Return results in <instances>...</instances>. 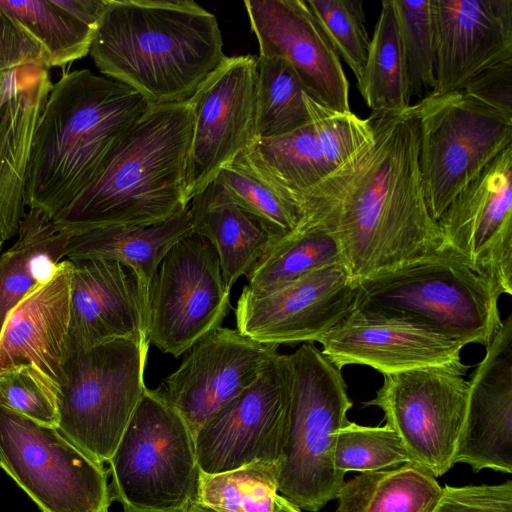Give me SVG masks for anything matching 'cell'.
Wrapping results in <instances>:
<instances>
[{
  "label": "cell",
  "instance_id": "6da1fadb",
  "mask_svg": "<svg viewBox=\"0 0 512 512\" xmlns=\"http://www.w3.org/2000/svg\"><path fill=\"white\" fill-rule=\"evenodd\" d=\"M373 137L312 187L296 193L298 227L333 235L358 281L444 249L424 196L413 105L371 111Z\"/></svg>",
  "mask_w": 512,
  "mask_h": 512
},
{
  "label": "cell",
  "instance_id": "7a4b0ae2",
  "mask_svg": "<svg viewBox=\"0 0 512 512\" xmlns=\"http://www.w3.org/2000/svg\"><path fill=\"white\" fill-rule=\"evenodd\" d=\"M89 54L156 106L188 101L226 57L217 18L191 0H107Z\"/></svg>",
  "mask_w": 512,
  "mask_h": 512
},
{
  "label": "cell",
  "instance_id": "3957f363",
  "mask_svg": "<svg viewBox=\"0 0 512 512\" xmlns=\"http://www.w3.org/2000/svg\"><path fill=\"white\" fill-rule=\"evenodd\" d=\"M151 106L136 90L88 69L64 74L52 84L34 131L26 206L53 220Z\"/></svg>",
  "mask_w": 512,
  "mask_h": 512
},
{
  "label": "cell",
  "instance_id": "277c9868",
  "mask_svg": "<svg viewBox=\"0 0 512 512\" xmlns=\"http://www.w3.org/2000/svg\"><path fill=\"white\" fill-rule=\"evenodd\" d=\"M194 117L188 101L152 105L91 182L53 222L71 235L111 226H149L188 206Z\"/></svg>",
  "mask_w": 512,
  "mask_h": 512
},
{
  "label": "cell",
  "instance_id": "5b68a950",
  "mask_svg": "<svg viewBox=\"0 0 512 512\" xmlns=\"http://www.w3.org/2000/svg\"><path fill=\"white\" fill-rule=\"evenodd\" d=\"M499 297L491 283L444 247L359 280L353 310L404 319L486 347L502 323Z\"/></svg>",
  "mask_w": 512,
  "mask_h": 512
},
{
  "label": "cell",
  "instance_id": "8992f818",
  "mask_svg": "<svg viewBox=\"0 0 512 512\" xmlns=\"http://www.w3.org/2000/svg\"><path fill=\"white\" fill-rule=\"evenodd\" d=\"M289 359L291 401L277 489L299 509L316 512L345 482L334 448L353 403L341 370L314 343H303Z\"/></svg>",
  "mask_w": 512,
  "mask_h": 512
},
{
  "label": "cell",
  "instance_id": "52a82bcc",
  "mask_svg": "<svg viewBox=\"0 0 512 512\" xmlns=\"http://www.w3.org/2000/svg\"><path fill=\"white\" fill-rule=\"evenodd\" d=\"M108 463L124 512H185L198 499L194 436L156 389H145Z\"/></svg>",
  "mask_w": 512,
  "mask_h": 512
},
{
  "label": "cell",
  "instance_id": "ba28073f",
  "mask_svg": "<svg viewBox=\"0 0 512 512\" xmlns=\"http://www.w3.org/2000/svg\"><path fill=\"white\" fill-rule=\"evenodd\" d=\"M149 343H71L57 396V429L98 463L112 457L145 389Z\"/></svg>",
  "mask_w": 512,
  "mask_h": 512
},
{
  "label": "cell",
  "instance_id": "9c48e42d",
  "mask_svg": "<svg viewBox=\"0 0 512 512\" xmlns=\"http://www.w3.org/2000/svg\"><path fill=\"white\" fill-rule=\"evenodd\" d=\"M426 204L438 221L452 200L512 145V117L462 90L413 104Z\"/></svg>",
  "mask_w": 512,
  "mask_h": 512
},
{
  "label": "cell",
  "instance_id": "30bf717a",
  "mask_svg": "<svg viewBox=\"0 0 512 512\" xmlns=\"http://www.w3.org/2000/svg\"><path fill=\"white\" fill-rule=\"evenodd\" d=\"M0 467L42 512H109L108 473L57 427L0 401Z\"/></svg>",
  "mask_w": 512,
  "mask_h": 512
},
{
  "label": "cell",
  "instance_id": "8fae6325",
  "mask_svg": "<svg viewBox=\"0 0 512 512\" xmlns=\"http://www.w3.org/2000/svg\"><path fill=\"white\" fill-rule=\"evenodd\" d=\"M469 366H427L383 375L375 398L411 463L435 478L455 465L467 409Z\"/></svg>",
  "mask_w": 512,
  "mask_h": 512
},
{
  "label": "cell",
  "instance_id": "7c38bea8",
  "mask_svg": "<svg viewBox=\"0 0 512 512\" xmlns=\"http://www.w3.org/2000/svg\"><path fill=\"white\" fill-rule=\"evenodd\" d=\"M218 255L193 233L163 258L149 287V344L175 358L221 327L231 308Z\"/></svg>",
  "mask_w": 512,
  "mask_h": 512
},
{
  "label": "cell",
  "instance_id": "4fadbf2b",
  "mask_svg": "<svg viewBox=\"0 0 512 512\" xmlns=\"http://www.w3.org/2000/svg\"><path fill=\"white\" fill-rule=\"evenodd\" d=\"M291 401L289 354L276 352L259 378L212 415L194 436L201 473L255 462L279 465Z\"/></svg>",
  "mask_w": 512,
  "mask_h": 512
},
{
  "label": "cell",
  "instance_id": "5bb4252c",
  "mask_svg": "<svg viewBox=\"0 0 512 512\" xmlns=\"http://www.w3.org/2000/svg\"><path fill=\"white\" fill-rule=\"evenodd\" d=\"M357 287L342 261L265 291L245 286L235 309L237 330L265 345L315 343L353 310Z\"/></svg>",
  "mask_w": 512,
  "mask_h": 512
},
{
  "label": "cell",
  "instance_id": "9a60e30c",
  "mask_svg": "<svg viewBox=\"0 0 512 512\" xmlns=\"http://www.w3.org/2000/svg\"><path fill=\"white\" fill-rule=\"evenodd\" d=\"M444 247L512 295V145L452 200L437 221Z\"/></svg>",
  "mask_w": 512,
  "mask_h": 512
},
{
  "label": "cell",
  "instance_id": "2e32d148",
  "mask_svg": "<svg viewBox=\"0 0 512 512\" xmlns=\"http://www.w3.org/2000/svg\"><path fill=\"white\" fill-rule=\"evenodd\" d=\"M256 63L253 55L226 56L189 99L188 203L256 139Z\"/></svg>",
  "mask_w": 512,
  "mask_h": 512
},
{
  "label": "cell",
  "instance_id": "e0dca14e",
  "mask_svg": "<svg viewBox=\"0 0 512 512\" xmlns=\"http://www.w3.org/2000/svg\"><path fill=\"white\" fill-rule=\"evenodd\" d=\"M276 352L278 346L221 326L197 342L156 390L195 436L212 415L259 378Z\"/></svg>",
  "mask_w": 512,
  "mask_h": 512
},
{
  "label": "cell",
  "instance_id": "ac0fdd59",
  "mask_svg": "<svg viewBox=\"0 0 512 512\" xmlns=\"http://www.w3.org/2000/svg\"><path fill=\"white\" fill-rule=\"evenodd\" d=\"M244 6L258 56L285 60L314 101L337 112H351L340 57L305 0H245Z\"/></svg>",
  "mask_w": 512,
  "mask_h": 512
},
{
  "label": "cell",
  "instance_id": "d6986e66",
  "mask_svg": "<svg viewBox=\"0 0 512 512\" xmlns=\"http://www.w3.org/2000/svg\"><path fill=\"white\" fill-rule=\"evenodd\" d=\"M435 87L460 91L485 70L512 59V0H431Z\"/></svg>",
  "mask_w": 512,
  "mask_h": 512
},
{
  "label": "cell",
  "instance_id": "ffe728a7",
  "mask_svg": "<svg viewBox=\"0 0 512 512\" xmlns=\"http://www.w3.org/2000/svg\"><path fill=\"white\" fill-rule=\"evenodd\" d=\"M317 342L340 370L360 364L383 375L427 366H461L460 353L466 346L404 319L355 310Z\"/></svg>",
  "mask_w": 512,
  "mask_h": 512
},
{
  "label": "cell",
  "instance_id": "44dd1931",
  "mask_svg": "<svg viewBox=\"0 0 512 512\" xmlns=\"http://www.w3.org/2000/svg\"><path fill=\"white\" fill-rule=\"evenodd\" d=\"M72 262L71 343L89 348L116 339L149 343V286L112 260Z\"/></svg>",
  "mask_w": 512,
  "mask_h": 512
},
{
  "label": "cell",
  "instance_id": "7402d4cb",
  "mask_svg": "<svg viewBox=\"0 0 512 512\" xmlns=\"http://www.w3.org/2000/svg\"><path fill=\"white\" fill-rule=\"evenodd\" d=\"M71 279L72 262L64 259L49 281L10 311L0 333V375L29 367L56 398L71 350Z\"/></svg>",
  "mask_w": 512,
  "mask_h": 512
},
{
  "label": "cell",
  "instance_id": "603a6c76",
  "mask_svg": "<svg viewBox=\"0 0 512 512\" xmlns=\"http://www.w3.org/2000/svg\"><path fill=\"white\" fill-rule=\"evenodd\" d=\"M455 464L512 473V314L502 320L468 381Z\"/></svg>",
  "mask_w": 512,
  "mask_h": 512
},
{
  "label": "cell",
  "instance_id": "cb8c5ba5",
  "mask_svg": "<svg viewBox=\"0 0 512 512\" xmlns=\"http://www.w3.org/2000/svg\"><path fill=\"white\" fill-rule=\"evenodd\" d=\"M52 87L46 67L26 64L0 75V240L17 235L25 214L34 131Z\"/></svg>",
  "mask_w": 512,
  "mask_h": 512
},
{
  "label": "cell",
  "instance_id": "d4e9b609",
  "mask_svg": "<svg viewBox=\"0 0 512 512\" xmlns=\"http://www.w3.org/2000/svg\"><path fill=\"white\" fill-rule=\"evenodd\" d=\"M307 110L310 121L304 126L278 137L256 139L245 150L258 169L292 198L345 162L325 110L317 104Z\"/></svg>",
  "mask_w": 512,
  "mask_h": 512
},
{
  "label": "cell",
  "instance_id": "484cf974",
  "mask_svg": "<svg viewBox=\"0 0 512 512\" xmlns=\"http://www.w3.org/2000/svg\"><path fill=\"white\" fill-rule=\"evenodd\" d=\"M193 232L216 251L228 288L247 275L277 239L246 213L216 177L188 203Z\"/></svg>",
  "mask_w": 512,
  "mask_h": 512
},
{
  "label": "cell",
  "instance_id": "4316f807",
  "mask_svg": "<svg viewBox=\"0 0 512 512\" xmlns=\"http://www.w3.org/2000/svg\"><path fill=\"white\" fill-rule=\"evenodd\" d=\"M107 0H0V9L42 48L46 67L89 54Z\"/></svg>",
  "mask_w": 512,
  "mask_h": 512
},
{
  "label": "cell",
  "instance_id": "83f0119b",
  "mask_svg": "<svg viewBox=\"0 0 512 512\" xmlns=\"http://www.w3.org/2000/svg\"><path fill=\"white\" fill-rule=\"evenodd\" d=\"M188 206L162 223L149 226H111L72 235L65 259L112 260L133 269L150 284L168 251L193 234Z\"/></svg>",
  "mask_w": 512,
  "mask_h": 512
},
{
  "label": "cell",
  "instance_id": "f1b7e54d",
  "mask_svg": "<svg viewBox=\"0 0 512 512\" xmlns=\"http://www.w3.org/2000/svg\"><path fill=\"white\" fill-rule=\"evenodd\" d=\"M71 236L41 211L25 212L16 241L0 255V333L10 311L53 277Z\"/></svg>",
  "mask_w": 512,
  "mask_h": 512
},
{
  "label": "cell",
  "instance_id": "f546056e",
  "mask_svg": "<svg viewBox=\"0 0 512 512\" xmlns=\"http://www.w3.org/2000/svg\"><path fill=\"white\" fill-rule=\"evenodd\" d=\"M442 487L422 467L405 463L344 482L336 512H432Z\"/></svg>",
  "mask_w": 512,
  "mask_h": 512
},
{
  "label": "cell",
  "instance_id": "4dcf8cb0",
  "mask_svg": "<svg viewBox=\"0 0 512 512\" xmlns=\"http://www.w3.org/2000/svg\"><path fill=\"white\" fill-rule=\"evenodd\" d=\"M358 90L371 111L411 106L407 67L392 0L381 2Z\"/></svg>",
  "mask_w": 512,
  "mask_h": 512
},
{
  "label": "cell",
  "instance_id": "1f68e13d",
  "mask_svg": "<svg viewBox=\"0 0 512 512\" xmlns=\"http://www.w3.org/2000/svg\"><path fill=\"white\" fill-rule=\"evenodd\" d=\"M342 261L337 241L319 227H297L272 244L246 275V287L265 291Z\"/></svg>",
  "mask_w": 512,
  "mask_h": 512
},
{
  "label": "cell",
  "instance_id": "d6a6232c",
  "mask_svg": "<svg viewBox=\"0 0 512 512\" xmlns=\"http://www.w3.org/2000/svg\"><path fill=\"white\" fill-rule=\"evenodd\" d=\"M217 178L234 201L265 227L277 240L293 232L301 221L298 205L242 152ZM276 242V241H275Z\"/></svg>",
  "mask_w": 512,
  "mask_h": 512
},
{
  "label": "cell",
  "instance_id": "836d02e7",
  "mask_svg": "<svg viewBox=\"0 0 512 512\" xmlns=\"http://www.w3.org/2000/svg\"><path fill=\"white\" fill-rule=\"evenodd\" d=\"M305 88L295 70L278 57H257L256 139L278 137L305 124ZM255 139V140H256Z\"/></svg>",
  "mask_w": 512,
  "mask_h": 512
},
{
  "label": "cell",
  "instance_id": "e575fe53",
  "mask_svg": "<svg viewBox=\"0 0 512 512\" xmlns=\"http://www.w3.org/2000/svg\"><path fill=\"white\" fill-rule=\"evenodd\" d=\"M278 465L255 462L220 474H203L197 501L185 512H273Z\"/></svg>",
  "mask_w": 512,
  "mask_h": 512
},
{
  "label": "cell",
  "instance_id": "d590c367",
  "mask_svg": "<svg viewBox=\"0 0 512 512\" xmlns=\"http://www.w3.org/2000/svg\"><path fill=\"white\" fill-rule=\"evenodd\" d=\"M392 2L406 61L410 97L420 100L435 87L431 0Z\"/></svg>",
  "mask_w": 512,
  "mask_h": 512
},
{
  "label": "cell",
  "instance_id": "8d00e7d4",
  "mask_svg": "<svg viewBox=\"0 0 512 512\" xmlns=\"http://www.w3.org/2000/svg\"><path fill=\"white\" fill-rule=\"evenodd\" d=\"M411 463L398 435L387 425L362 426L348 421L337 433L334 465L345 476L384 470Z\"/></svg>",
  "mask_w": 512,
  "mask_h": 512
},
{
  "label": "cell",
  "instance_id": "74e56055",
  "mask_svg": "<svg viewBox=\"0 0 512 512\" xmlns=\"http://www.w3.org/2000/svg\"><path fill=\"white\" fill-rule=\"evenodd\" d=\"M305 1L328 42L358 80L364 70L370 47L363 1Z\"/></svg>",
  "mask_w": 512,
  "mask_h": 512
},
{
  "label": "cell",
  "instance_id": "f35d334b",
  "mask_svg": "<svg viewBox=\"0 0 512 512\" xmlns=\"http://www.w3.org/2000/svg\"><path fill=\"white\" fill-rule=\"evenodd\" d=\"M0 401L39 424L58 425L57 398L29 367H19L0 375Z\"/></svg>",
  "mask_w": 512,
  "mask_h": 512
},
{
  "label": "cell",
  "instance_id": "ab89813d",
  "mask_svg": "<svg viewBox=\"0 0 512 512\" xmlns=\"http://www.w3.org/2000/svg\"><path fill=\"white\" fill-rule=\"evenodd\" d=\"M432 512H512V481L442 487Z\"/></svg>",
  "mask_w": 512,
  "mask_h": 512
},
{
  "label": "cell",
  "instance_id": "60d3db41",
  "mask_svg": "<svg viewBox=\"0 0 512 512\" xmlns=\"http://www.w3.org/2000/svg\"><path fill=\"white\" fill-rule=\"evenodd\" d=\"M26 64L46 67L45 54L41 46L0 9V75Z\"/></svg>",
  "mask_w": 512,
  "mask_h": 512
},
{
  "label": "cell",
  "instance_id": "b9f144b4",
  "mask_svg": "<svg viewBox=\"0 0 512 512\" xmlns=\"http://www.w3.org/2000/svg\"><path fill=\"white\" fill-rule=\"evenodd\" d=\"M462 91L512 117V59L480 73Z\"/></svg>",
  "mask_w": 512,
  "mask_h": 512
},
{
  "label": "cell",
  "instance_id": "7bdbcfd3",
  "mask_svg": "<svg viewBox=\"0 0 512 512\" xmlns=\"http://www.w3.org/2000/svg\"><path fill=\"white\" fill-rule=\"evenodd\" d=\"M273 512H302L301 509L288 502L285 498L276 495Z\"/></svg>",
  "mask_w": 512,
  "mask_h": 512
},
{
  "label": "cell",
  "instance_id": "ee69618b",
  "mask_svg": "<svg viewBox=\"0 0 512 512\" xmlns=\"http://www.w3.org/2000/svg\"><path fill=\"white\" fill-rule=\"evenodd\" d=\"M3 241L0 240V252H1V249H2V245H3Z\"/></svg>",
  "mask_w": 512,
  "mask_h": 512
}]
</instances>
